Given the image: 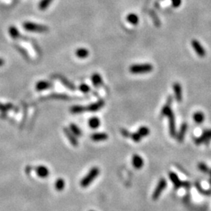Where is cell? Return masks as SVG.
Instances as JSON below:
<instances>
[{"label":"cell","mask_w":211,"mask_h":211,"mask_svg":"<svg viewBox=\"0 0 211 211\" xmlns=\"http://www.w3.org/2000/svg\"><path fill=\"white\" fill-rule=\"evenodd\" d=\"M89 55V51L84 48H80L76 50V56L81 59H84Z\"/></svg>","instance_id":"cell-21"},{"label":"cell","mask_w":211,"mask_h":211,"mask_svg":"<svg viewBox=\"0 0 211 211\" xmlns=\"http://www.w3.org/2000/svg\"><path fill=\"white\" fill-rule=\"evenodd\" d=\"M127 20L131 24L136 25L139 24V17L135 13H129L127 16Z\"/></svg>","instance_id":"cell-20"},{"label":"cell","mask_w":211,"mask_h":211,"mask_svg":"<svg viewBox=\"0 0 211 211\" xmlns=\"http://www.w3.org/2000/svg\"><path fill=\"white\" fill-rule=\"evenodd\" d=\"M205 116L201 111H197L193 114V120L196 124H202L204 121Z\"/></svg>","instance_id":"cell-18"},{"label":"cell","mask_w":211,"mask_h":211,"mask_svg":"<svg viewBox=\"0 0 211 211\" xmlns=\"http://www.w3.org/2000/svg\"><path fill=\"white\" fill-rule=\"evenodd\" d=\"M53 0H41V2H39L38 7L41 10H45L48 8L49 6L52 3Z\"/></svg>","instance_id":"cell-24"},{"label":"cell","mask_w":211,"mask_h":211,"mask_svg":"<svg viewBox=\"0 0 211 211\" xmlns=\"http://www.w3.org/2000/svg\"><path fill=\"white\" fill-rule=\"evenodd\" d=\"M209 174H210V182H211V170H209Z\"/></svg>","instance_id":"cell-36"},{"label":"cell","mask_w":211,"mask_h":211,"mask_svg":"<svg viewBox=\"0 0 211 211\" xmlns=\"http://www.w3.org/2000/svg\"><path fill=\"white\" fill-rule=\"evenodd\" d=\"M130 137L131 138L132 140L135 142H139L141 141V139H142V136H141L138 132H135V133L131 134Z\"/></svg>","instance_id":"cell-30"},{"label":"cell","mask_w":211,"mask_h":211,"mask_svg":"<svg viewBox=\"0 0 211 211\" xmlns=\"http://www.w3.org/2000/svg\"><path fill=\"white\" fill-rule=\"evenodd\" d=\"M92 81H93V85L96 86V87H99V86L102 85V77L98 73H95L92 75Z\"/></svg>","instance_id":"cell-16"},{"label":"cell","mask_w":211,"mask_h":211,"mask_svg":"<svg viewBox=\"0 0 211 211\" xmlns=\"http://www.w3.org/2000/svg\"><path fill=\"white\" fill-rule=\"evenodd\" d=\"M211 140V130H206L204 131L203 135L200 137L197 138L195 141L196 144L197 145H200V144H208L209 141Z\"/></svg>","instance_id":"cell-6"},{"label":"cell","mask_w":211,"mask_h":211,"mask_svg":"<svg viewBox=\"0 0 211 211\" xmlns=\"http://www.w3.org/2000/svg\"><path fill=\"white\" fill-rule=\"evenodd\" d=\"M9 33L13 38H18L20 37V32L14 26H11L9 28Z\"/></svg>","instance_id":"cell-23"},{"label":"cell","mask_w":211,"mask_h":211,"mask_svg":"<svg viewBox=\"0 0 211 211\" xmlns=\"http://www.w3.org/2000/svg\"><path fill=\"white\" fill-rule=\"evenodd\" d=\"M59 80L63 82V84H64L65 86L69 88V89H71V90H75V86H74L72 83L70 82L67 79H66V78H63V77H62V76H59Z\"/></svg>","instance_id":"cell-28"},{"label":"cell","mask_w":211,"mask_h":211,"mask_svg":"<svg viewBox=\"0 0 211 211\" xmlns=\"http://www.w3.org/2000/svg\"><path fill=\"white\" fill-rule=\"evenodd\" d=\"M174 93L176 100L178 102H181L182 101V88L181 84L178 82H175L173 85Z\"/></svg>","instance_id":"cell-8"},{"label":"cell","mask_w":211,"mask_h":211,"mask_svg":"<svg viewBox=\"0 0 211 211\" xmlns=\"http://www.w3.org/2000/svg\"><path fill=\"white\" fill-rule=\"evenodd\" d=\"M104 105H105V102L102 99H100L97 102L90 104L88 106L86 107V110L91 111V112H96V111H98L99 110H100Z\"/></svg>","instance_id":"cell-12"},{"label":"cell","mask_w":211,"mask_h":211,"mask_svg":"<svg viewBox=\"0 0 211 211\" xmlns=\"http://www.w3.org/2000/svg\"><path fill=\"white\" fill-rule=\"evenodd\" d=\"M63 131H64L65 135H66L67 137V139H69V141L71 142V143L72 144L73 146L75 147L78 146V139H77L76 136L71 132V131L69 130L68 128H67V127H64V128H63Z\"/></svg>","instance_id":"cell-10"},{"label":"cell","mask_w":211,"mask_h":211,"mask_svg":"<svg viewBox=\"0 0 211 211\" xmlns=\"http://www.w3.org/2000/svg\"><path fill=\"white\" fill-rule=\"evenodd\" d=\"M137 132L142 136V137H146V136H148V135H149L150 131L149 129L147 127H145V126H142V127H139Z\"/></svg>","instance_id":"cell-25"},{"label":"cell","mask_w":211,"mask_h":211,"mask_svg":"<svg viewBox=\"0 0 211 211\" xmlns=\"http://www.w3.org/2000/svg\"><path fill=\"white\" fill-rule=\"evenodd\" d=\"M172 6L175 8H178L182 4V0H171Z\"/></svg>","instance_id":"cell-33"},{"label":"cell","mask_w":211,"mask_h":211,"mask_svg":"<svg viewBox=\"0 0 211 211\" xmlns=\"http://www.w3.org/2000/svg\"><path fill=\"white\" fill-rule=\"evenodd\" d=\"M198 169L200 171L203 172V173L205 174L209 173V167H208L207 165L205 163H203V162H200V163H198Z\"/></svg>","instance_id":"cell-29"},{"label":"cell","mask_w":211,"mask_h":211,"mask_svg":"<svg viewBox=\"0 0 211 211\" xmlns=\"http://www.w3.org/2000/svg\"><path fill=\"white\" fill-rule=\"evenodd\" d=\"M51 84L49 83L48 81H38V83L35 85V88L38 91H43V90H45V89L49 88L51 87Z\"/></svg>","instance_id":"cell-17"},{"label":"cell","mask_w":211,"mask_h":211,"mask_svg":"<svg viewBox=\"0 0 211 211\" xmlns=\"http://www.w3.org/2000/svg\"><path fill=\"white\" fill-rule=\"evenodd\" d=\"M99 174V169L98 167H94L89 170L88 173L81 180L80 182V185H81L82 188H86V187L89 186L93 183V182L94 180L96 179V178L98 177V175Z\"/></svg>","instance_id":"cell-2"},{"label":"cell","mask_w":211,"mask_h":211,"mask_svg":"<svg viewBox=\"0 0 211 211\" xmlns=\"http://www.w3.org/2000/svg\"><path fill=\"white\" fill-rule=\"evenodd\" d=\"M90 211H94V210H90Z\"/></svg>","instance_id":"cell-37"},{"label":"cell","mask_w":211,"mask_h":211,"mask_svg":"<svg viewBox=\"0 0 211 211\" xmlns=\"http://www.w3.org/2000/svg\"><path fill=\"white\" fill-rule=\"evenodd\" d=\"M120 132H121V135L125 138H128L131 136V133L127 130V129L122 128L121 130H120Z\"/></svg>","instance_id":"cell-32"},{"label":"cell","mask_w":211,"mask_h":211,"mask_svg":"<svg viewBox=\"0 0 211 211\" xmlns=\"http://www.w3.org/2000/svg\"><path fill=\"white\" fill-rule=\"evenodd\" d=\"M187 128H188V125H187L186 123H183L181 126V128H180L179 132L178 133L177 135V139L179 142H182L184 140V138H185V133H186Z\"/></svg>","instance_id":"cell-15"},{"label":"cell","mask_w":211,"mask_h":211,"mask_svg":"<svg viewBox=\"0 0 211 211\" xmlns=\"http://www.w3.org/2000/svg\"><path fill=\"white\" fill-rule=\"evenodd\" d=\"M86 110V107L81 106H74L71 108V112L72 114H80Z\"/></svg>","instance_id":"cell-27"},{"label":"cell","mask_w":211,"mask_h":211,"mask_svg":"<svg viewBox=\"0 0 211 211\" xmlns=\"http://www.w3.org/2000/svg\"><path fill=\"white\" fill-rule=\"evenodd\" d=\"M153 67L150 63H144V64H134L130 67L129 71L131 74H146L153 71Z\"/></svg>","instance_id":"cell-3"},{"label":"cell","mask_w":211,"mask_h":211,"mask_svg":"<svg viewBox=\"0 0 211 211\" xmlns=\"http://www.w3.org/2000/svg\"><path fill=\"white\" fill-rule=\"evenodd\" d=\"M35 172L38 177L41 178H45L50 174V170L45 166H38L35 168Z\"/></svg>","instance_id":"cell-13"},{"label":"cell","mask_w":211,"mask_h":211,"mask_svg":"<svg viewBox=\"0 0 211 211\" xmlns=\"http://www.w3.org/2000/svg\"><path fill=\"white\" fill-rule=\"evenodd\" d=\"M100 120L96 117H91L88 120V124L92 129L98 128L99 127V125H100Z\"/></svg>","instance_id":"cell-19"},{"label":"cell","mask_w":211,"mask_h":211,"mask_svg":"<svg viewBox=\"0 0 211 211\" xmlns=\"http://www.w3.org/2000/svg\"><path fill=\"white\" fill-rule=\"evenodd\" d=\"M3 63H4V60H3V59H0V67L2 66V65H3Z\"/></svg>","instance_id":"cell-35"},{"label":"cell","mask_w":211,"mask_h":211,"mask_svg":"<svg viewBox=\"0 0 211 211\" xmlns=\"http://www.w3.org/2000/svg\"><path fill=\"white\" fill-rule=\"evenodd\" d=\"M171 103L172 97L170 96L167 99V103L165 104L164 106L162 108L161 115L168 117L170 135L171 137H175V135H176V123H175L174 114L171 110Z\"/></svg>","instance_id":"cell-1"},{"label":"cell","mask_w":211,"mask_h":211,"mask_svg":"<svg viewBox=\"0 0 211 211\" xmlns=\"http://www.w3.org/2000/svg\"><path fill=\"white\" fill-rule=\"evenodd\" d=\"M132 165L135 169H141L144 165V160L142 157L138 154H135L132 157Z\"/></svg>","instance_id":"cell-9"},{"label":"cell","mask_w":211,"mask_h":211,"mask_svg":"<svg viewBox=\"0 0 211 211\" xmlns=\"http://www.w3.org/2000/svg\"><path fill=\"white\" fill-rule=\"evenodd\" d=\"M92 140L94 142H102L106 141L108 139V135L104 132H100V133H94L91 136Z\"/></svg>","instance_id":"cell-14"},{"label":"cell","mask_w":211,"mask_h":211,"mask_svg":"<svg viewBox=\"0 0 211 211\" xmlns=\"http://www.w3.org/2000/svg\"><path fill=\"white\" fill-rule=\"evenodd\" d=\"M24 28L28 32H45L49 31L48 27L45 25L38 24L32 23V22H25L23 24Z\"/></svg>","instance_id":"cell-4"},{"label":"cell","mask_w":211,"mask_h":211,"mask_svg":"<svg viewBox=\"0 0 211 211\" xmlns=\"http://www.w3.org/2000/svg\"><path fill=\"white\" fill-rule=\"evenodd\" d=\"M192 48L194 49L197 55L200 56V57H203L206 55V51H205L204 48L202 46V45L197 40H192Z\"/></svg>","instance_id":"cell-7"},{"label":"cell","mask_w":211,"mask_h":211,"mask_svg":"<svg viewBox=\"0 0 211 211\" xmlns=\"http://www.w3.org/2000/svg\"><path fill=\"white\" fill-rule=\"evenodd\" d=\"M167 180L165 179V178H162L158 182L157 185L156 186L155 189H154L153 193V200H157L160 198L162 192L164 191L166 187H167Z\"/></svg>","instance_id":"cell-5"},{"label":"cell","mask_w":211,"mask_h":211,"mask_svg":"<svg viewBox=\"0 0 211 211\" xmlns=\"http://www.w3.org/2000/svg\"><path fill=\"white\" fill-rule=\"evenodd\" d=\"M90 87H89L88 84H81V85L79 86V90L81 92H82L83 93H88L90 92Z\"/></svg>","instance_id":"cell-31"},{"label":"cell","mask_w":211,"mask_h":211,"mask_svg":"<svg viewBox=\"0 0 211 211\" xmlns=\"http://www.w3.org/2000/svg\"><path fill=\"white\" fill-rule=\"evenodd\" d=\"M0 110H8V108H7V106H3V105H2V104H0Z\"/></svg>","instance_id":"cell-34"},{"label":"cell","mask_w":211,"mask_h":211,"mask_svg":"<svg viewBox=\"0 0 211 211\" xmlns=\"http://www.w3.org/2000/svg\"><path fill=\"white\" fill-rule=\"evenodd\" d=\"M168 175L175 188H178L183 185L182 182L179 179V178H178V176L177 175V174H175L174 172H170V173L168 174Z\"/></svg>","instance_id":"cell-11"},{"label":"cell","mask_w":211,"mask_h":211,"mask_svg":"<svg viewBox=\"0 0 211 211\" xmlns=\"http://www.w3.org/2000/svg\"><path fill=\"white\" fill-rule=\"evenodd\" d=\"M70 130L71 131L73 134H74L75 136H81V131L79 129V127L74 124H71L70 125Z\"/></svg>","instance_id":"cell-26"},{"label":"cell","mask_w":211,"mask_h":211,"mask_svg":"<svg viewBox=\"0 0 211 211\" xmlns=\"http://www.w3.org/2000/svg\"><path fill=\"white\" fill-rule=\"evenodd\" d=\"M65 187V181L63 178H59L55 182V188L57 191H63Z\"/></svg>","instance_id":"cell-22"}]
</instances>
